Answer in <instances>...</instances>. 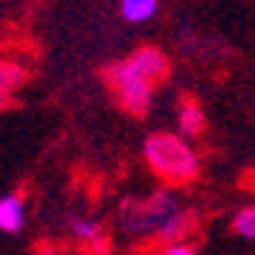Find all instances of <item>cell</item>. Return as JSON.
Here are the masks:
<instances>
[{
	"label": "cell",
	"mask_w": 255,
	"mask_h": 255,
	"mask_svg": "<svg viewBox=\"0 0 255 255\" xmlns=\"http://www.w3.org/2000/svg\"><path fill=\"white\" fill-rule=\"evenodd\" d=\"M177 210H182L180 199L174 194H168V191H157L154 196L143 199V202L127 205L124 208V222H127V227L132 233H151L154 236Z\"/></svg>",
	"instance_id": "3"
},
{
	"label": "cell",
	"mask_w": 255,
	"mask_h": 255,
	"mask_svg": "<svg viewBox=\"0 0 255 255\" xmlns=\"http://www.w3.org/2000/svg\"><path fill=\"white\" fill-rule=\"evenodd\" d=\"M25 68L17 65V62H8V59H0V107H8L14 93L25 84Z\"/></svg>",
	"instance_id": "8"
},
{
	"label": "cell",
	"mask_w": 255,
	"mask_h": 255,
	"mask_svg": "<svg viewBox=\"0 0 255 255\" xmlns=\"http://www.w3.org/2000/svg\"><path fill=\"white\" fill-rule=\"evenodd\" d=\"M177 124H180V135L185 137V140L199 137L205 132V127H208L202 104H199L196 98L185 96L182 98V104H180V113H177Z\"/></svg>",
	"instance_id": "5"
},
{
	"label": "cell",
	"mask_w": 255,
	"mask_h": 255,
	"mask_svg": "<svg viewBox=\"0 0 255 255\" xmlns=\"http://www.w3.org/2000/svg\"><path fill=\"white\" fill-rule=\"evenodd\" d=\"M160 0H121V17L127 23H146L157 14Z\"/></svg>",
	"instance_id": "9"
},
{
	"label": "cell",
	"mask_w": 255,
	"mask_h": 255,
	"mask_svg": "<svg viewBox=\"0 0 255 255\" xmlns=\"http://www.w3.org/2000/svg\"><path fill=\"white\" fill-rule=\"evenodd\" d=\"M25 225V202L20 194L0 196V230L3 233H20Z\"/></svg>",
	"instance_id": "7"
},
{
	"label": "cell",
	"mask_w": 255,
	"mask_h": 255,
	"mask_svg": "<svg viewBox=\"0 0 255 255\" xmlns=\"http://www.w3.org/2000/svg\"><path fill=\"white\" fill-rule=\"evenodd\" d=\"M127 62L132 65V70H135L140 79H146L149 84L163 82L165 76H168V70H171V62H168V56H165L160 48H154V45L137 48L132 56H127Z\"/></svg>",
	"instance_id": "4"
},
{
	"label": "cell",
	"mask_w": 255,
	"mask_h": 255,
	"mask_svg": "<svg viewBox=\"0 0 255 255\" xmlns=\"http://www.w3.org/2000/svg\"><path fill=\"white\" fill-rule=\"evenodd\" d=\"M42 255H59V253H42Z\"/></svg>",
	"instance_id": "12"
},
{
	"label": "cell",
	"mask_w": 255,
	"mask_h": 255,
	"mask_svg": "<svg viewBox=\"0 0 255 255\" xmlns=\"http://www.w3.org/2000/svg\"><path fill=\"white\" fill-rule=\"evenodd\" d=\"M233 233L239 239H247V241H255V205H247L241 208L236 216H233Z\"/></svg>",
	"instance_id": "10"
},
{
	"label": "cell",
	"mask_w": 255,
	"mask_h": 255,
	"mask_svg": "<svg viewBox=\"0 0 255 255\" xmlns=\"http://www.w3.org/2000/svg\"><path fill=\"white\" fill-rule=\"evenodd\" d=\"M70 233H73L76 241H82L84 247H90L93 253H104L107 250V233L101 227V222H96V219H73Z\"/></svg>",
	"instance_id": "6"
},
{
	"label": "cell",
	"mask_w": 255,
	"mask_h": 255,
	"mask_svg": "<svg viewBox=\"0 0 255 255\" xmlns=\"http://www.w3.org/2000/svg\"><path fill=\"white\" fill-rule=\"evenodd\" d=\"M104 79H107V84H110V90L115 93L118 104L124 107L129 115H137V118H140V115L149 113L154 84H149L146 79H140L127 59L113 62V65L104 70Z\"/></svg>",
	"instance_id": "2"
},
{
	"label": "cell",
	"mask_w": 255,
	"mask_h": 255,
	"mask_svg": "<svg viewBox=\"0 0 255 255\" xmlns=\"http://www.w3.org/2000/svg\"><path fill=\"white\" fill-rule=\"evenodd\" d=\"M143 160L165 185H188L199 177V154L182 135L154 132L143 143Z\"/></svg>",
	"instance_id": "1"
},
{
	"label": "cell",
	"mask_w": 255,
	"mask_h": 255,
	"mask_svg": "<svg viewBox=\"0 0 255 255\" xmlns=\"http://www.w3.org/2000/svg\"><path fill=\"white\" fill-rule=\"evenodd\" d=\"M151 255H199V253L188 241H180V244H160V250H154Z\"/></svg>",
	"instance_id": "11"
}]
</instances>
